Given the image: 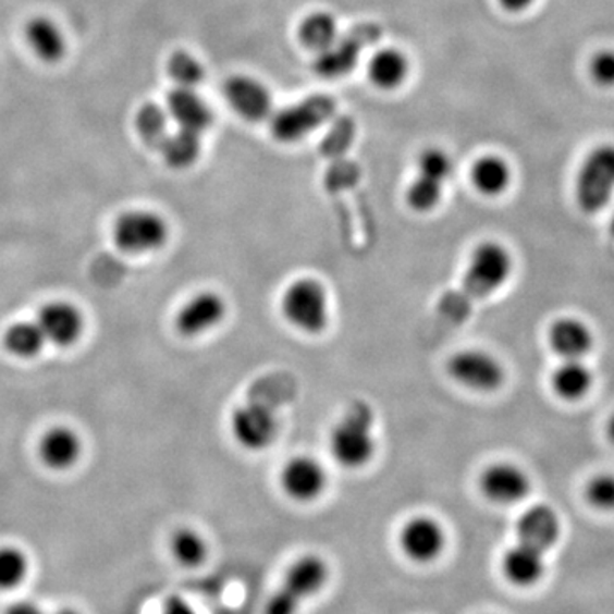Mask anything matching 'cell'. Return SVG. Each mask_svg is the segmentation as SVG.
Returning <instances> with one entry per match:
<instances>
[{"label": "cell", "instance_id": "6da1fadb", "mask_svg": "<svg viewBox=\"0 0 614 614\" xmlns=\"http://www.w3.org/2000/svg\"><path fill=\"white\" fill-rule=\"evenodd\" d=\"M280 312L294 330L304 335H321L331 321V300L327 285L315 277L292 280L280 296Z\"/></svg>", "mask_w": 614, "mask_h": 614}, {"label": "cell", "instance_id": "7a4b0ae2", "mask_svg": "<svg viewBox=\"0 0 614 614\" xmlns=\"http://www.w3.org/2000/svg\"><path fill=\"white\" fill-rule=\"evenodd\" d=\"M330 453L345 469H363L372 463L378 453L374 418L367 408L348 409L330 433Z\"/></svg>", "mask_w": 614, "mask_h": 614}, {"label": "cell", "instance_id": "3957f363", "mask_svg": "<svg viewBox=\"0 0 614 614\" xmlns=\"http://www.w3.org/2000/svg\"><path fill=\"white\" fill-rule=\"evenodd\" d=\"M514 272V258L499 241H481L472 248L465 272L466 296L484 299L501 291Z\"/></svg>", "mask_w": 614, "mask_h": 614}, {"label": "cell", "instance_id": "277c9868", "mask_svg": "<svg viewBox=\"0 0 614 614\" xmlns=\"http://www.w3.org/2000/svg\"><path fill=\"white\" fill-rule=\"evenodd\" d=\"M614 195V146L595 147L580 168L575 200L584 213L594 216L606 209Z\"/></svg>", "mask_w": 614, "mask_h": 614}, {"label": "cell", "instance_id": "5b68a950", "mask_svg": "<svg viewBox=\"0 0 614 614\" xmlns=\"http://www.w3.org/2000/svg\"><path fill=\"white\" fill-rule=\"evenodd\" d=\"M170 233V224L161 213L128 210L114 222L113 240L122 251L144 255L164 248Z\"/></svg>", "mask_w": 614, "mask_h": 614}, {"label": "cell", "instance_id": "8992f818", "mask_svg": "<svg viewBox=\"0 0 614 614\" xmlns=\"http://www.w3.org/2000/svg\"><path fill=\"white\" fill-rule=\"evenodd\" d=\"M445 369L459 386L477 393H493L504 386L505 367L495 355L481 348L456 352Z\"/></svg>", "mask_w": 614, "mask_h": 614}, {"label": "cell", "instance_id": "52a82bcc", "mask_svg": "<svg viewBox=\"0 0 614 614\" xmlns=\"http://www.w3.org/2000/svg\"><path fill=\"white\" fill-rule=\"evenodd\" d=\"M229 429L243 450L261 453L277 441L280 426L273 409L260 403H245L234 409Z\"/></svg>", "mask_w": 614, "mask_h": 614}, {"label": "cell", "instance_id": "ba28073f", "mask_svg": "<svg viewBox=\"0 0 614 614\" xmlns=\"http://www.w3.org/2000/svg\"><path fill=\"white\" fill-rule=\"evenodd\" d=\"M229 306L221 292L200 291L189 297L176 312V331L185 339H197L221 327Z\"/></svg>", "mask_w": 614, "mask_h": 614}, {"label": "cell", "instance_id": "9c48e42d", "mask_svg": "<svg viewBox=\"0 0 614 614\" xmlns=\"http://www.w3.org/2000/svg\"><path fill=\"white\" fill-rule=\"evenodd\" d=\"M279 481L288 499L299 504H311L327 492L328 472L321 461L300 454L282 466Z\"/></svg>", "mask_w": 614, "mask_h": 614}, {"label": "cell", "instance_id": "30bf717a", "mask_svg": "<svg viewBox=\"0 0 614 614\" xmlns=\"http://www.w3.org/2000/svg\"><path fill=\"white\" fill-rule=\"evenodd\" d=\"M447 544L444 526L435 517L415 516L403 524L400 547L406 558L415 563L438 562Z\"/></svg>", "mask_w": 614, "mask_h": 614}, {"label": "cell", "instance_id": "8fae6325", "mask_svg": "<svg viewBox=\"0 0 614 614\" xmlns=\"http://www.w3.org/2000/svg\"><path fill=\"white\" fill-rule=\"evenodd\" d=\"M480 490L493 504L512 505L529 495L531 480L514 463H493L481 472Z\"/></svg>", "mask_w": 614, "mask_h": 614}, {"label": "cell", "instance_id": "7c38bea8", "mask_svg": "<svg viewBox=\"0 0 614 614\" xmlns=\"http://www.w3.org/2000/svg\"><path fill=\"white\" fill-rule=\"evenodd\" d=\"M36 323L44 331L47 342L57 347H71L84 331V316L79 307L65 300L45 304L38 312Z\"/></svg>", "mask_w": 614, "mask_h": 614}, {"label": "cell", "instance_id": "4fadbf2b", "mask_svg": "<svg viewBox=\"0 0 614 614\" xmlns=\"http://www.w3.org/2000/svg\"><path fill=\"white\" fill-rule=\"evenodd\" d=\"M328 579H330L328 563L318 555H304L288 567L284 582L279 589L294 603L303 606L304 601L323 591Z\"/></svg>", "mask_w": 614, "mask_h": 614}, {"label": "cell", "instance_id": "5bb4252c", "mask_svg": "<svg viewBox=\"0 0 614 614\" xmlns=\"http://www.w3.org/2000/svg\"><path fill=\"white\" fill-rule=\"evenodd\" d=\"M548 342L563 360H582L594 348V333L582 319L563 316L548 330Z\"/></svg>", "mask_w": 614, "mask_h": 614}, {"label": "cell", "instance_id": "9a60e30c", "mask_svg": "<svg viewBox=\"0 0 614 614\" xmlns=\"http://www.w3.org/2000/svg\"><path fill=\"white\" fill-rule=\"evenodd\" d=\"M519 543L544 553L558 541L560 519L548 505H535L520 516L517 523Z\"/></svg>", "mask_w": 614, "mask_h": 614}, {"label": "cell", "instance_id": "2e32d148", "mask_svg": "<svg viewBox=\"0 0 614 614\" xmlns=\"http://www.w3.org/2000/svg\"><path fill=\"white\" fill-rule=\"evenodd\" d=\"M168 113L176 122L180 131L204 134L212 125V111L207 102L188 87H176L168 96Z\"/></svg>", "mask_w": 614, "mask_h": 614}, {"label": "cell", "instance_id": "e0dca14e", "mask_svg": "<svg viewBox=\"0 0 614 614\" xmlns=\"http://www.w3.org/2000/svg\"><path fill=\"white\" fill-rule=\"evenodd\" d=\"M225 96L228 101L241 116L256 122L261 120L272 110V98L267 87L260 81L246 77V75H237L229 81L225 86Z\"/></svg>", "mask_w": 614, "mask_h": 614}, {"label": "cell", "instance_id": "ac0fdd59", "mask_svg": "<svg viewBox=\"0 0 614 614\" xmlns=\"http://www.w3.org/2000/svg\"><path fill=\"white\" fill-rule=\"evenodd\" d=\"M83 453V442L71 427H53L40 441V457L45 466L56 471L72 468Z\"/></svg>", "mask_w": 614, "mask_h": 614}, {"label": "cell", "instance_id": "d6986e66", "mask_svg": "<svg viewBox=\"0 0 614 614\" xmlns=\"http://www.w3.org/2000/svg\"><path fill=\"white\" fill-rule=\"evenodd\" d=\"M330 102L316 99L303 108H292L280 114L275 122V135L284 143H294L315 128L324 116L330 114Z\"/></svg>", "mask_w": 614, "mask_h": 614}, {"label": "cell", "instance_id": "ffe728a7", "mask_svg": "<svg viewBox=\"0 0 614 614\" xmlns=\"http://www.w3.org/2000/svg\"><path fill=\"white\" fill-rule=\"evenodd\" d=\"M471 183L483 197H501L512 183V170L501 156H481L471 168Z\"/></svg>", "mask_w": 614, "mask_h": 614}, {"label": "cell", "instance_id": "44dd1931", "mask_svg": "<svg viewBox=\"0 0 614 614\" xmlns=\"http://www.w3.org/2000/svg\"><path fill=\"white\" fill-rule=\"evenodd\" d=\"M594 374L582 360H563L552 374V388L563 402H580L591 393Z\"/></svg>", "mask_w": 614, "mask_h": 614}, {"label": "cell", "instance_id": "7402d4cb", "mask_svg": "<svg viewBox=\"0 0 614 614\" xmlns=\"http://www.w3.org/2000/svg\"><path fill=\"white\" fill-rule=\"evenodd\" d=\"M26 40L35 56L47 63L59 62L67 50L62 29L48 17H35L29 21L26 26Z\"/></svg>", "mask_w": 614, "mask_h": 614}, {"label": "cell", "instance_id": "603a6c76", "mask_svg": "<svg viewBox=\"0 0 614 614\" xmlns=\"http://www.w3.org/2000/svg\"><path fill=\"white\" fill-rule=\"evenodd\" d=\"M541 555L543 553L536 552L532 548L519 543L505 553L502 570L514 586H532L544 574V562Z\"/></svg>", "mask_w": 614, "mask_h": 614}, {"label": "cell", "instance_id": "cb8c5ba5", "mask_svg": "<svg viewBox=\"0 0 614 614\" xmlns=\"http://www.w3.org/2000/svg\"><path fill=\"white\" fill-rule=\"evenodd\" d=\"M370 81L381 89H396L402 86L408 75V60L403 51L396 48H384L378 51L369 63Z\"/></svg>", "mask_w": 614, "mask_h": 614}, {"label": "cell", "instance_id": "d4e9b609", "mask_svg": "<svg viewBox=\"0 0 614 614\" xmlns=\"http://www.w3.org/2000/svg\"><path fill=\"white\" fill-rule=\"evenodd\" d=\"M200 137L201 135L186 131H177L176 134L168 135L162 146L159 147L164 156L165 164L171 165L174 170H186L189 165H194L200 156Z\"/></svg>", "mask_w": 614, "mask_h": 614}, {"label": "cell", "instance_id": "484cf974", "mask_svg": "<svg viewBox=\"0 0 614 614\" xmlns=\"http://www.w3.org/2000/svg\"><path fill=\"white\" fill-rule=\"evenodd\" d=\"M336 36H339L336 21L327 12H315L300 24V44L318 53L330 50L336 44Z\"/></svg>", "mask_w": 614, "mask_h": 614}, {"label": "cell", "instance_id": "4316f807", "mask_svg": "<svg viewBox=\"0 0 614 614\" xmlns=\"http://www.w3.org/2000/svg\"><path fill=\"white\" fill-rule=\"evenodd\" d=\"M44 331L36 321H20L11 324L5 331L4 345L12 355L20 358H32L44 351Z\"/></svg>", "mask_w": 614, "mask_h": 614}, {"label": "cell", "instance_id": "83f0119b", "mask_svg": "<svg viewBox=\"0 0 614 614\" xmlns=\"http://www.w3.org/2000/svg\"><path fill=\"white\" fill-rule=\"evenodd\" d=\"M170 550L173 558L183 567H200L209 556V544L200 532L192 528H182L171 536Z\"/></svg>", "mask_w": 614, "mask_h": 614}, {"label": "cell", "instance_id": "f1b7e54d", "mask_svg": "<svg viewBox=\"0 0 614 614\" xmlns=\"http://www.w3.org/2000/svg\"><path fill=\"white\" fill-rule=\"evenodd\" d=\"M170 120V113L165 108L159 107L156 102H147L137 111L135 126H137L138 135L147 146L159 149L164 143V138L170 135V131H168Z\"/></svg>", "mask_w": 614, "mask_h": 614}, {"label": "cell", "instance_id": "f546056e", "mask_svg": "<svg viewBox=\"0 0 614 614\" xmlns=\"http://www.w3.org/2000/svg\"><path fill=\"white\" fill-rule=\"evenodd\" d=\"M29 575V556L20 547H0V591H14Z\"/></svg>", "mask_w": 614, "mask_h": 614}, {"label": "cell", "instance_id": "4dcf8cb0", "mask_svg": "<svg viewBox=\"0 0 614 614\" xmlns=\"http://www.w3.org/2000/svg\"><path fill=\"white\" fill-rule=\"evenodd\" d=\"M444 197V183L417 174L405 192L406 205L417 213H430L438 209Z\"/></svg>", "mask_w": 614, "mask_h": 614}, {"label": "cell", "instance_id": "1f68e13d", "mask_svg": "<svg viewBox=\"0 0 614 614\" xmlns=\"http://www.w3.org/2000/svg\"><path fill=\"white\" fill-rule=\"evenodd\" d=\"M168 71L177 87H188L194 89L195 86L204 79L205 71L201 63L195 59L188 51H176L168 62Z\"/></svg>", "mask_w": 614, "mask_h": 614}, {"label": "cell", "instance_id": "d6a6232c", "mask_svg": "<svg viewBox=\"0 0 614 614\" xmlns=\"http://www.w3.org/2000/svg\"><path fill=\"white\" fill-rule=\"evenodd\" d=\"M417 174L445 183L453 174V161L444 150L430 147V149L421 150L418 156Z\"/></svg>", "mask_w": 614, "mask_h": 614}, {"label": "cell", "instance_id": "836d02e7", "mask_svg": "<svg viewBox=\"0 0 614 614\" xmlns=\"http://www.w3.org/2000/svg\"><path fill=\"white\" fill-rule=\"evenodd\" d=\"M586 499L599 511H614V475L603 472L592 478L586 487Z\"/></svg>", "mask_w": 614, "mask_h": 614}, {"label": "cell", "instance_id": "e575fe53", "mask_svg": "<svg viewBox=\"0 0 614 614\" xmlns=\"http://www.w3.org/2000/svg\"><path fill=\"white\" fill-rule=\"evenodd\" d=\"M589 72L594 83L601 87L614 86V51L603 50L595 53L591 60Z\"/></svg>", "mask_w": 614, "mask_h": 614}, {"label": "cell", "instance_id": "d590c367", "mask_svg": "<svg viewBox=\"0 0 614 614\" xmlns=\"http://www.w3.org/2000/svg\"><path fill=\"white\" fill-rule=\"evenodd\" d=\"M161 614H198L194 610V606L185 601L183 598H177V595H171V598L165 599V603L162 604Z\"/></svg>", "mask_w": 614, "mask_h": 614}, {"label": "cell", "instance_id": "8d00e7d4", "mask_svg": "<svg viewBox=\"0 0 614 614\" xmlns=\"http://www.w3.org/2000/svg\"><path fill=\"white\" fill-rule=\"evenodd\" d=\"M4 614H47L41 610L38 604L33 603V601H17V603L11 604Z\"/></svg>", "mask_w": 614, "mask_h": 614}, {"label": "cell", "instance_id": "74e56055", "mask_svg": "<svg viewBox=\"0 0 614 614\" xmlns=\"http://www.w3.org/2000/svg\"><path fill=\"white\" fill-rule=\"evenodd\" d=\"M499 2L508 12L526 11L529 5L535 4V0H499Z\"/></svg>", "mask_w": 614, "mask_h": 614}, {"label": "cell", "instance_id": "f35d334b", "mask_svg": "<svg viewBox=\"0 0 614 614\" xmlns=\"http://www.w3.org/2000/svg\"><path fill=\"white\" fill-rule=\"evenodd\" d=\"M606 435H607V439H610L611 444L614 445V414L611 415L610 420H607Z\"/></svg>", "mask_w": 614, "mask_h": 614}, {"label": "cell", "instance_id": "ab89813d", "mask_svg": "<svg viewBox=\"0 0 614 614\" xmlns=\"http://www.w3.org/2000/svg\"><path fill=\"white\" fill-rule=\"evenodd\" d=\"M53 614H81L79 611L74 610V607H62V610L56 611Z\"/></svg>", "mask_w": 614, "mask_h": 614}, {"label": "cell", "instance_id": "60d3db41", "mask_svg": "<svg viewBox=\"0 0 614 614\" xmlns=\"http://www.w3.org/2000/svg\"><path fill=\"white\" fill-rule=\"evenodd\" d=\"M610 234L611 236L614 237V213L613 217H611V221H610Z\"/></svg>", "mask_w": 614, "mask_h": 614}]
</instances>
